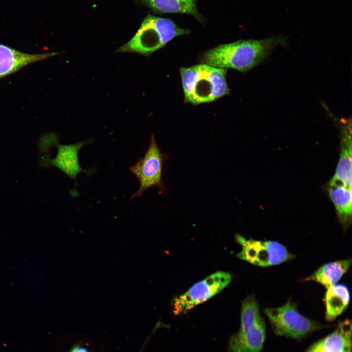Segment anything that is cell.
Here are the masks:
<instances>
[{"instance_id":"cell-13","label":"cell","mask_w":352,"mask_h":352,"mask_svg":"<svg viewBox=\"0 0 352 352\" xmlns=\"http://www.w3.org/2000/svg\"><path fill=\"white\" fill-rule=\"evenodd\" d=\"M328 192L339 221L345 230L352 223V188L339 182H329Z\"/></svg>"},{"instance_id":"cell-7","label":"cell","mask_w":352,"mask_h":352,"mask_svg":"<svg viewBox=\"0 0 352 352\" xmlns=\"http://www.w3.org/2000/svg\"><path fill=\"white\" fill-rule=\"evenodd\" d=\"M232 279L230 273L219 271L196 283L185 293L174 299V313L176 315L185 313L207 301L227 286Z\"/></svg>"},{"instance_id":"cell-16","label":"cell","mask_w":352,"mask_h":352,"mask_svg":"<svg viewBox=\"0 0 352 352\" xmlns=\"http://www.w3.org/2000/svg\"><path fill=\"white\" fill-rule=\"evenodd\" d=\"M154 12L164 13H183L194 16L201 21L202 16L198 13L196 0H141Z\"/></svg>"},{"instance_id":"cell-2","label":"cell","mask_w":352,"mask_h":352,"mask_svg":"<svg viewBox=\"0 0 352 352\" xmlns=\"http://www.w3.org/2000/svg\"><path fill=\"white\" fill-rule=\"evenodd\" d=\"M227 69L204 64L179 68L184 103L195 105L212 102L229 93Z\"/></svg>"},{"instance_id":"cell-6","label":"cell","mask_w":352,"mask_h":352,"mask_svg":"<svg viewBox=\"0 0 352 352\" xmlns=\"http://www.w3.org/2000/svg\"><path fill=\"white\" fill-rule=\"evenodd\" d=\"M235 239L242 247L237 257L255 265L267 267L277 265L295 257L277 241L247 239L240 234H236Z\"/></svg>"},{"instance_id":"cell-4","label":"cell","mask_w":352,"mask_h":352,"mask_svg":"<svg viewBox=\"0 0 352 352\" xmlns=\"http://www.w3.org/2000/svg\"><path fill=\"white\" fill-rule=\"evenodd\" d=\"M168 154L159 148L152 133L149 147L144 155L129 168L139 182L138 189L131 198L142 196L149 189L156 188L160 194L167 193V188L162 179L164 163L168 159Z\"/></svg>"},{"instance_id":"cell-1","label":"cell","mask_w":352,"mask_h":352,"mask_svg":"<svg viewBox=\"0 0 352 352\" xmlns=\"http://www.w3.org/2000/svg\"><path fill=\"white\" fill-rule=\"evenodd\" d=\"M286 41V37L278 36L221 44L206 51L201 62L216 67L245 72L263 63L276 47L285 45Z\"/></svg>"},{"instance_id":"cell-12","label":"cell","mask_w":352,"mask_h":352,"mask_svg":"<svg viewBox=\"0 0 352 352\" xmlns=\"http://www.w3.org/2000/svg\"><path fill=\"white\" fill-rule=\"evenodd\" d=\"M307 352H352L351 321L339 322L332 333L314 344Z\"/></svg>"},{"instance_id":"cell-3","label":"cell","mask_w":352,"mask_h":352,"mask_svg":"<svg viewBox=\"0 0 352 352\" xmlns=\"http://www.w3.org/2000/svg\"><path fill=\"white\" fill-rule=\"evenodd\" d=\"M168 18L148 14L134 36L116 52H133L149 56L175 38L190 34Z\"/></svg>"},{"instance_id":"cell-18","label":"cell","mask_w":352,"mask_h":352,"mask_svg":"<svg viewBox=\"0 0 352 352\" xmlns=\"http://www.w3.org/2000/svg\"><path fill=\"white\" fill-rule=\"evenodd\" d=\"M68 352H90L88 349L82 344L74 345Z\"/></svg>"},{"instance_id":"cell-14","label":"cell","mask_w":352,"mask_h":352,"mask_svg":"<svg viewBox=\"0 0 352 352\" xmlns=\"http://www.w3.org/2000/svg\"><path fill=\"white\" fill-rule=\"evenodd\" d=\"M350 299V291L344 284H336L327 288L324 296L326 319L334 320L347 308Z\"/></svg>"},{"instance_id":"cell-9","label":"cell","mask_w":352,"mask_h":352,"mask_svg":"<svg viewBox=\"0 0 352 352\" xmlns=\"http://www.w3.org/2000/svg\"><path fill=\"white\" fill-rule=\"evenodd\" d=\"M340 152L336 171L329 182H339L352 188V122L351 119H341Z\"/></svg>"},{"instance_id":"cell-10","label":"cell","mask_w":352,"mask_h":352,"mask_svg":"<svg viewBox=\"0 0 352 352\" xmlns=\"http://www.w3.org/2000/svg\"><path fill=\"white\" fill-rule=\"evenodd\" d=\"M265 338V324L261 318L251 327L239 330L229 340L227 352H260Z\"/></svg>"},{"instance_id":"cell-8","label":"cell","mask_w":352,"mask_h":352,"mask_svg":"<svg viewBox=\"0 0 352 352\" xmlns=\"http://www.w3.org/2000/svg\"><path fill=\"white\" fill-rule=\"evenodd\" d=\"M91 141L92 140L88 139L70 145H61L58 142L56 144L58 151L55 158H52L47 154H42L40 165L44 168L55 166L76 181L77 176L80 173L90 174L92 172L91 169H83L78 158L79 151Z\"/></svg>"},{"instance_id":"cell-5","label":"cell","mask_w":352,"mask_h":352,"mask_svg":"<svg viewBox=\"0 0 352 352\" xmlns=\"http://www.w3.org/2000/svg\"><path fill=\"white\" fill-rule=\"evenodd\" d=\"M264 311L278 335L300 338L321 328L316 322L301 314L296 304L290 300L281 307L266 308Z\"/></svg>"},{"instance_id":"cell-11","label":"cell","mask_w":352,"mask_h":352,"mask_svg":"<svg viewBox=\"0 0 352 352\" xmlns=\"http://www.w3.org/2000/svg\"><path fill=\"white\" fill-rule=\"evenodd\" d=\"M59 54V52L29 54L0 44V79L28 65Z\"/></svg>"},{"instance_id":"cell-17","label":"cell","mask_w":352,"mask_h":352,"mask_svg":"<svg viewBox=\"0 0 352 352\" xmlns=\"http://www.w3.org/2000/svg\"><path fill=\"white\" fill-rule=\"evenodd\" d=\"M259 305L253 295L245 298L242 302L241 325L239 330H244L253 326L261 317Z\"/></svg>"},{"instance_id":"cell-15","label":"cell","mask_w":352,"mask_h":352,"mask_svg":"<svg viewBox=\"0 0 352 352\" xmlns=\"http://www.w3.org/2000/svg\"><path fill=\"white\" fill-rule=\"evenodd\" d=\"M351 262V259H347L328 263L305 280L316 282L327 288L337 284L349 268Z\"/></svg>"}]
</instances>
